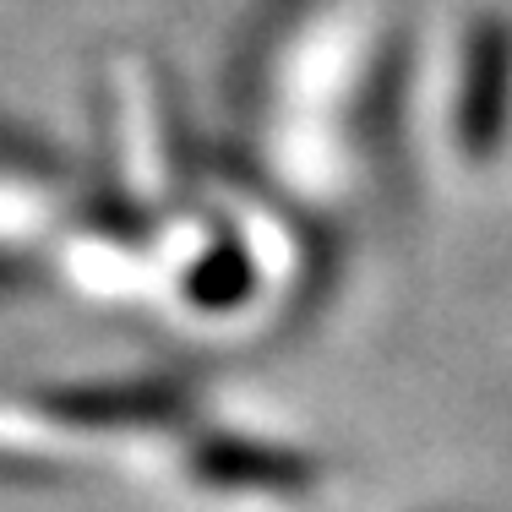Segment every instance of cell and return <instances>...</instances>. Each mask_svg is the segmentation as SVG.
Wrapping results in <instances>:
<instances>
[{
  "instance_id": "6da1fadb",
  "label": "cell",
  "mask_w": 512,
  "mask_h": 512,
  "mask_svg": "<svg viewBox=\"0 0 512 512\" xmlns=\"http://www.w3.org/2000/svg\"><path fill=\"white\" fill-rule=\"evenodd\" d=\"M512 126V22L480 17L463 44L458 137L469 153H491Z\"/></svg>"
}]
</instances>
